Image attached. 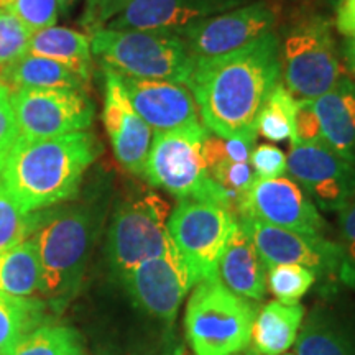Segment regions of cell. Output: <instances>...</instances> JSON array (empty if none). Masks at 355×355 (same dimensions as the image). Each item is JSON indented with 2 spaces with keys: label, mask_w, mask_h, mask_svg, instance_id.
<instances>
[{
  "label": "cell",
  "mask_w": 355,
  "mask_h": 355,
  "mask_svg": "<svg viewBox=\"0 0 355 355\" xmlns=\"http://www.w3.org/2000/svg\"><path fill=\"white\" fill-rule=\"evenodd\" d=\"M42 285V263L32 239L0 254V293L17 298H40Z\"/></svg>",
  "instance_id": "cell-24"
},
{
  "label": "cell",
  "mask_w": 355,
  "mask_h": 355,
  "mask_svg": "<svg viewBox=\"0 0 355 355\" xmlns=\"http://www.w3.org/2000/svg\"><path fill=\"white\" fill-rule=\"evenodd\" d=\"M46 318V304L42 298H17L0 293V355H8L15 344Z\"/></svg>",
  "instance_id": "cell-26"
},
{
  "label": "cell",
  "mask_w": 355,
  "mask_h": 355,
  "mask_svg": "<svg viewBox=\"0 0 355 355\" xmlns=\"http://www.w3.org/2000/svg\"><path fill=\"white\" fill-rule=\"evenodd\" d=\"M340 247H343L349 268V282L355 279V196L339 211Z\"/></svg>",
  "instance_id": "cell-37"
},
{
  "label": "cell",
  "mask_w": 355,
  "mask_h": 355,
  "mask_svg": "<svg viewBox=\"0 0 355 355\" xmlns=\"http://www.w3.org/2000/svg\"><path fill=\"white\" fill-rule=\"evenodd\" d=\"M170 212L153 193L127 198L115 207L107 232V259L115 277L122 279L141 261L175 250L168 230Z\"/></svg>",
  "instance_id": "cell-8"
},
{
  "label": "cell",
  "mask_w": 355,
  "mask_h": 355,
  "mask_svg": "<svg viewBox=\"0 0 355 355\" xmlns=\"http://www.w3.org/2000/svg\"><path fill=\"white\" fill-rule=\"evenodd\" d=\"M316 273L303 265H273L268 266L266 285L275 298L282 303L295 304L313 288L316 283Z\"/></svg>",
  "instance_id": "cell-29"
},
{
  "label": "cell",
  "mask_w": 355,
  "mask_h": 355,
  "mask_svg": "<svg viewBox=\"0 0 355 355\" xmlns=\"http://www.w3.org/2000/svg\"><path fill=\"white\" fill-rule=\"evenodd\" d=\"M76 2L78 0H58V10H60L61 15H68Z\"/></svg>",
  "instance_id": "cell-41"
},
{
  "label": "cell",
  "mask_w": 355,
  "mask_h": 355,
  "mask_svg": "<svg viewBox=\"0 0 355 355\" xmlns=\"http://www.w3.org/2000/svg\"><path fill=\"white\" fill-rule=\"evenodd\" d=\"M119 78L133 109L153 132H170L201 122L196 101L184 84L121 74Z\"/></svg>",
  "instance_id": "cell-18"
},
{
  "label": "cell",
  "mask_w": 355,
  "mask_h": 355,
  "mask_svg": "<svg viewBox=\"0 0 355 355\" xmlns=\"http://www.w3.org/2000/svg\"><path fill=\"white\" fill-rule=\"evenodd\" d=\"M247 355H260V354H257L254 349H248V350H247Z\"/></svg>",
  "instance_id": "cell-43"
},
{
  "label": "cell",
  "mask_w": 355,
  "mask_h": 355,
  "mask_svg": "<svg viewBox=\"0 0 355 355\" xmlns=\"http://www.w3.org/2000/svg\"><path fill=\"white\" fill-rule=\"evenodd\" d=\"M217 278L235 295L261 301L266 295V266L252 237L239 222L217 266Z\"/></svg>",
  "instance_id": "cell-19"
},
{
  "label": "cell",
  "mask_w": 355,
  "mask_h": 355,
  "mask_svg": "<svg viewBox=\"0 0 355 355\" xmlns=\"http://www.w3.org/2000/svg\"><path fill=\"white\" fill-rule=\"evenodd\" d=\"M101 153L99 139L87 130L51 139L19 135L0 157V189L25 212L60 206L76 198Z\"/></svg>",
  "instance_id": "cell-2"
},
{
  "label": "cell",
  "mask_w": 355,
  "mask_h": 355,
  "mask_svg": "<svg viewBox=\"0 0 355 355\" xmlns=\"http://www.w3.org/2000/svg\"><path fill=\"white\" fill-rule=\"evenodd\" d=\"M248 163L255 173V178L268 180L286 175V155L275 145H255Z\"/></svg>",
  "instance_id": "cell-36"
},
{
  "label": "cell",
  "mask_w": 355,
  "mask_h": 355,
  "mask_svg": "<svg viewBox=\"0 0 355 355\" xmlns=\"http://www.w3.org/2000/svg\"><path fill=\"white\" fill-rule=\"evenodd\" d=\"M209 175L229 194V198L232 199L235 214H237L247 191L250 189V186L255 180V173L252 170L250 163L222 162L212 168Z\"/></svg>",
  "instance_id": "cell-32"
},
{
  "label": "cell",
  "mask_w": 355,
  "mask_h": 355,
  "mask_svg": "<svg viewBox=\"0 0 355 355\" xmlns=\"http://www.w3.org/2000/svg\"><path fill=\"white\" fill-rule=\"evenodd\" d=\"M91 51L102 69L135 79L188 84L194 58L173 32L101 28L91 35Z\"/></svg>",
  "instance_id": "cell-4"
},
{
  "label": "cell",
  "mask_w": 355,
  "mask_h": 355,
  "mask_svg": "<svg viewBox=\"0 0 355 355\" xmlns=\"http://www.w3.org/2000/svg\"><path fill=\"white\" fill-rule=\"evenodd\" d=\"M324 144L355 165V81L343 76L314 99Z\"/></svg>",
  "instance_id": "cell-20"
},
{
  "label": "cell",
  "mask_w": 355,
  "mask_h": 355,
  "mask_svg": "<svg viewBox=\"0 0 355 355\" xmlns=\"http://www.w3.org/2000/svg\"><path fill=\"white\" fill-rule=\"evenodd\" d=\"M207 132L201 122L170 132H155L144 178L178 199L209 201L235 214L232 199L212 180L204 163L202 141Z\"/></svg>",
  "instance_id": "cell-5"
},
{
  "label": "cell",
  "mask_w": 355,
  "mask_h": 355,
  "mask_svg": "<svg viewBox=\"0 0 355 355\" xmlns=\"http://www.w3.org/2000/svg\"><path fill=\"white\" fill-rule=\"evenodd\" d=\"M35 230V212L21 211L0 189V254L30 239Z\"/></svg>",
  "instance_id": "cell-31"
},
{
  "label": "cell",
  "mask_w": 355,
  "mask_h": 355,
  "mask_svg": "<svg viewBox=\"0 0 355 355\" xmlns=\"http://www.w3.org/2000/svg\"><path fill=\"white\" fill-rule=\"evenodd\" d=\"M132 0H86L79 24L87 35L105 28L110 20L121 13Z\"/></svg>",
  "instance_id": "cell-35"
},
{
  "label": "cell",
  "mask_w": 355,
  "mask_h": 355,
  "mask_svg": "<svg viewBox=\"0 0 355 355\" xmlns=\"http://www.w3.org/2000/svg\"><path fill=\"white\" fill-rule=\"evenodd\" d=\"M295 101L283 81H279L260 109L257 117V132L270 141L290 140Z\"/></svg>",
  "instance_id": "cell-28"
},
{
  "label": "cell",
  "mask_w": 355,
  "mask_h": 355,
  "mask_svg": "<svg viewBox=\"0 0 355 355\" xmlns=\"http://www.w3.org/2000/svg\"><path fill=\"white\" fill-rule=\"evenodd\" d=\"M32 33L12 10L0 8V84L13 64L28 53Z\"/></svg>",
  "instance_id": "cell-30"
},
{
  "label": "cell",
  "mask_w": 355,
  "mask_h": 355,
  "mask_svg": "<svg viewBox=\"0 0 355 355\" xmlns=\"http://www.w3.org/2000/svg\"><path fill=\"white\" fill-rule=\"evenodd\" d=\"M254 301L230 291L219 278L194 285L186 308V337L196 355H239L252 339Z\"/></svg>",
  "instance_id": "cell-6"
},
{
  "label": "cell",
  "mask_w": 355,
  "mask_h": 355,
  "mask_svg": "<svg viewBox=\"0 0 355 355\" xmlns=\"http://www.w3.org/2000/svg\"><path fill=\"white\" fill-rule=\"evenodd\" d=\"M282 81L295 99H318L343 78L332 24L324 15H308L279 42Z\"/></svg>",
  "instance_id": "cell-7"
},
{
  "label": "cell",
  "mask_w": 355,
  "mask_h": 355,
  "mask_svg": "<svg viewBox=\"0 0 355 355\" xmlns=\"http://www.w3.org/2000/svg\"><path fill=\"white\" fill-rule=\"evenodd\" d=\"M19 135L51 139L92 125L96 105L87 91L76 89H20L12 92Z\"/></svg>",
  "instance_id": "cell-10"
},
{
  "label": "cell",
  "mask_w": 355,
  "mask_h": 355,
  "mask_svg": "<svg viewBox=\"0 0 355 355\" xmlns=\"http://www.w3.org/2000/svg\"><path fill=\"white\" fill-rule=\"evenodd\" d=\"M28 55L50 58L76 71L86 81H91V35L56 25L37 30L30 38Z\"/></svg>",
  "instance_id": "cell-22"
},
{
  "label": "cell",
  "mask_w": 355,
  "mask_h": 355,
  "mask_svg": "<svg viewBox=\"0 0 355 355\" xmlns=\"http://www.w3.org/2000/svg\"><path fill=\"white\" fill-rule=\"evenodd\" d=\"M306 309L303 304H288L282 301L266 303L257 313L252 327V349L260 355L286 354L303 326Z\"/></svg>",
  "instance_id": "cell-21"
},
{
  "label": "cell",
  "mask_w": 355,
  "mask_h": 355,
  "mask_svg": "<svg viewBox=\"0 0 355 355\" xmlns=\"http://www.w3.org/2000/svg\"><path fill=\"white\" fill-rule=\"evenodd\" d=\"M239 216L293 230L300 234L322 235L326 220L301 186L288 176L255 178L239 207Z\"/></svg>",
  "instance_id": "cell-14"
},
{
  "label": "cell",
  "mask_w": 355,
  "mask_h": 355,
  "mask_svg": "<svg viewBox=\"0 0 355 355\" xmlns=\"http://www.w3.org/2000/svg\"><path fill=\"white\" fill-rule=\"evenodd\" d=\"M104 83L102 121L115 158L128 173L144 178L153 130L133 109L117 73L104 69Z\"/></svg>",
  "instance_id": "cell-16"
},
{
  "label": "cell",
  "mask_w": 355,
  "mask_h": 355,
  "mask_svg": "<svg viewBox=\"0 0 355 355\" xmlns=\"http://www.w3.org/2000/svg\"><path fill=\"white\" fill-rule=\"evenodd\" d=\"M248 0H132L107 28L180 32L198 21L220 15Z\"/></svg>",
  "instance_id": "cell-17"
},
{
  "label": "cell",
  "mask_w": 355,
  "mask_h": 355,
  "mask_svg": "<svg viewBox=\"0 0 355 355\" xmlns=\"http://www.w3.org/2000/svg\"><path fill=\"white\" fill-rule=\"evenodd\" d=\"M329 2H331V3H334V6H339L340 0H329Z\"/></svg>",
  "instance_id": "cell-44"
},
{
  "label": "cell",
  "mask_w": 355,
  "mask_h": 355,
  "mask_svg": "<svg viewBox=\"0 0 355 355\" xmlns=\"http://www.w3.org/2000/svg\"><path fill=\"white\" fill-rule=\"evenodd\" d=\"M237 224L239 217L219 204L178 199L168 217V230L194 285L217 278L220 257Z\"/></svg>",
  "instance_id": "cell-9"
},
{
  "label": "cell",
  "mask_w": 355,
  "mask_h": 355,
  "mask_svg": "<svg viewBox=\"0 0 355 355\" xmlns=\"http://www.w3.org/2000/svg\"><path fill=\"white\" fill-rule=\"evenodd\" d=\"M343 55L349 71L355 76V37L345 38V42L343 44Z\"/></svg>",
  "instance_id": "cell-40"
},
{
  "label": "cell",
  "mask_w": 355,
  "mask_h": 355,
  "mask_svg": "<svg viewBox=\"0 0 355 355\" xmlns=\"http://www.w3.org/2000/svg\"><path fill=\"white\" fill-rule=\"evenodd\" d=\"M255 243L266 268L273 265H303L316 277H344L349 282V268L340 243L327 241L322 235L300 234L265 224L248 216H239Z\"/></svg>",
  "instance_id": "cell-11"
},
{
  "label": "cell",
  "mask_w": 355,
  "mask_h": 355,
  "mask_svg": "<svg viewBox=\"0 0 355 355\" xmlns=\"http://www.w3.org/2000/svg\"><path fill=\"white\" fill-rule=\"evenodd\" d=\"M336 26L345 38L355 37V0H340L337 6Z\"/></svg>",
  "instance_id": "cell-39"
},
{
  "label": "cell",
  "mask_w": 355,
  "mask_h": 355,
  "mask_svg": "<svg viewBox=\"0 0 355 355\" xmlns=\"http://www.w3.org/2000/svg\"><path fill=\"white\" fill-rule=\"evenodd\" d=\"M286 173L321 211L339 212L355 196V165L326 144L291 145Z\"/></svg>",
  "instance_id": "cell-12"
},
{
  "label": "cell",
  "mask_w": 355,
  "mask_h": 355,
  "mask_svg": "<svg viewBox=\"0 0 355 355\" xmlns=\"http://www.w3.org/2000/svg\"><path fill=\"white\" fill-rule=\"evenodd\" d=\"M121 283L137 308L166 322L175 321L194 286V279L176 248L166 255L141 261Z\"/></svg>",
  "instance_id": "cell-15"
},
{
  "label": "cell",
  "mask_w": 355,
  "mask_h": 355,
  "mask_svg": "<svg viewBox=\"0 0 355 355\" xmlns=\"http://www.w3.org/2000/svg\"><path fill=\"white\" fill-rule=\"evenodd\" d=\"M19 137L15 112H13L10 89L0 84V157L10 148V145Z\"/></svg>",
  "instance_id": "cell-38"
},
{
  "label": "cell",
  "mask_w": 355,
  "mask_h": 355,
  "mask_svg": "<svg viewBox=\"0 0 355 355\" xmlns=\"http://www.w3.org/2000/svg\"><path fill=\"white\" fill-rule=\"evenodd\" d=\"M275 21L273 7L260 0L186 26L176 35L194 58H209L239 50L273 32Z\"/></svg>",
  "instance_id": "cell-13"
},
{
  "label": "cell",
  "mask_w": 355,
  "mask_h": 355,
  "mask_svg": "<svg viewBox=\"0 0 355 355\" xmlns=\"http://www.w3.org/2000/svg\"><path fill=\"white\" fill-rule=\"evenodd\" d=\"M12 12L32 32L56 25L60 17L58 0H15Z\"/></svg>",
  "instance_id": "cell-34"
},
{
  "label": "cell",
  "mask_w": 355,
  "mask_h": 355,
  "mask_svg": "<svg viewBox=\"0 0 355 355\" xmlns=\"http://www.w3.org/2000/svg\"><path fill=\"white\" fill-rule=\"evenodd\" d=\"M290 141L291 145L296 146L324 144L321 123H319L313 99L295 101V114H293Z\"/></svg>",
  "instance_id": "cell-33"
},
{
  "label": "cell",
  "mask_w": 355,
  "mask_h": 355,
  "mask_svg": "<svg viewBox=\"0 0 355 355\" xmlns=\"http://www.w3.org/2000/svg\"><path fill=\"white\" fill-rule=\"evenodd\" d=\"M83 337L74 327L46 321L21 337L8 355H83Z\"/></svg>",
  "instance_id": "cell-27"
},
{
  "label": "cell",
  "mask_w": 355,
  "mask_h": 355,
  "mask_svg": "<svg viewBox=\"0 0 355 355\" xmlns=\"http://www.w3.org/2000/svg\"><path fill=\"white\" fill-rule=\"evenodd\" d=\"M283 355H293V354H283Z\"/></svg>",
  "instance_id": "cell-45"
},
{
  "label": "cell",
  "mask_w": 355,
  "mask_h": 355,
  "mask_svg": "<svg viewBox=\"0 0 355 355\" xmlns=\"http://www.w3.org/2000/svg\"><path fill=\"white\" fill-rule=\"evenodd\" d=\"M279 81V38L270 32L225 55L196 58L186 86L202 125L230 139L257 130L260 109Z\"/></svg>",
  "instance_id": "cell-1"
},
{
  "label": "cell",
  "mask_w": 355,
  "mask_h": 355,
  "mask_svg": "<svg viewBox=\"0 0 355 355\" xmlns=\"http://www.w3.org/2000/svg\"><path fill=\"white\" fill-rule=\"evenodd\" d=\"M13 3H15V0H0V8L2 10H12Z\"/></svg>",
  "instance_id": "cell-42"
},
{
  "label": "cell",
  "mask_w": 355,
  "mask_h": 355,
  "mask_svg": "<svg viewBox=\"0 0 355 355\" xmlns=\"http://www.w3.org/2000/svg\"><path fill=\"white\" fill-rule=\"evenodd\" d=\"M295 355H355L344 324L324 309H314L296 337Z\"/></svg>",
  "instance_id": "cell-25"
},
{
  "label": "cell",
  "mask_w": 355,
  "mask_h": 355,
  "mask_svg": "<svg viewBox=\"0 0 355 355\" xmlns=\"http://www.w3.org/2000/svg\"><path fill=\"white\" fill-rule=\"evenodd\" d=\"M10 92L20 89H76L87 91L89 81L76 71L43 56L26 55L8 71L2 81Z\"/></svg>",
  "instance_id": "cell-23"
},
{
  "label": "cell",
  "mask_w": 355,
  "mask_h": 355,
  "mask_svg": "<svg viewBox=\"0 0 355 355\" xmlns=\"http://www.w3.org/2000/svg\"><path fill=\"white\" fill-rule=\"evenodd\" d=\"M99 211L86 202L60 204L35 212V242L42 263L40 298L61 313L81 290L99 229Z\"/></svg>",
  "instance_id": "cell-3"
}]
</instances>
